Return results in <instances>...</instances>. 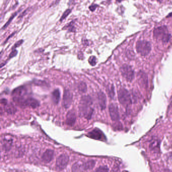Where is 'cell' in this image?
<instances>
[{
    "label": "cell",
    "instance_id": "obj_1",
    "mask_svg": "<svg viewBox=\"0 0 172 172\" xmlns=\"http://www.w3.org/2000/svg\"><path fill=\"white\" fill-rule=\"evenodd\" d=\"M93 102L89 96H84L81 98L79 105V113L81 117L90 119L93 113Z\"/></svg>",
    "mask_w": 172,
    "mask_h": 172
},
{
    "label": "cell",
    "instance_id": "obj_2",
    "mask_svg": "<svg viewBox=\"0 0 172 172\" xmlns=\"http://www.w3.org/2000/svg\"><path fill=\"white\" fill-rule=\"evenodd\" d=\"M154 35L156 38L160 39L164 43L168 42L171 38V35L168 33V28L166 26L159 27L155 29Z\"/></svg>",
    "mask_w": 172,
    "mask_h": 172
},
{
    "label": "cell",
    "instance_id": "obj_3",
    "mask_svg": "<svg viewBox=\"0 0 172 172\" xmlns=\"http://www.w3.org/2000/svg\"><path fill=\"white\" fill-rule=\"evenodd\" d=\"M118 97L120 103L122 105L126 107H128L131 105L132 103L131 97L129 92L126 89H120L118 91Z\"/></svg>",
    "mask_w": 172,
    "mask_h": 172
},
{
    "label": "cell",
    "instance_id": "obj_4",
    "mask_svg": "<svg viewBox=\"0 0 172 172\" xmlns=\"http://www.w3.org/2000/svg\"><path fill=\"white\" fill-rule=\"evenodd\" d=\"M136 49L138 53L142 56H146L150 53L152 47L150 42L146 40L138 41L136 43Z\"/></svg>",
    "mask_w": 172,
    "mask_h": 172
},
{
    "label": "cell",
    "instance_id": "obj_5",
    "mask_svg": "<svg viewBox=\"0 0 172 172\" xmlns=\"http://www.w3.org/2000/svg\"><path fill=\"white\" fill-rule=\"evenodd\" d=\"M122 76L128 82H132L134 78V72L129 65H123L120 68Z\"/></svg>",
    "mask_w": 172,
    "mask_h": 172
},
{
    "label": "cell",
    "instance_id": "obj_6",
    "mask_svg": "<svg viewBox=\"0 0 172 172\" xmlns=\"http://www.w3.org/2000/svg\"><path fill=\"white\" fill-rule=\"evenodd\" d=\"M69 156L66 154H62L57 159L56 166L57 170L61 171L64 169L69 163Z\"/></svg>",
    "mask_w": 172,
    "mask_h": 172
},
{
    "label": "cell",
    "instance_id": "obj_7",
    "mask_svg": "<svg viewBox=\"0 0 172 172\" xmlns=\"http://www.w3.org/2000/svg\"><path fill=\"white\" fill-rule=\"evenodd\" d=\"M88 136L92 139L99 140L101 141H105L106 140V138L103 132L99 128H96L92 130L91 132L88 134Z\"/></svg>",
    "mask_w": 172,
    "mask_h": 172
},
{
    "label": "cell",
    "instance_id": "obj_8",
    "mask_svg": "<svg viewBox=\"0 0 172 172\" xmlns=\"http://www.w3.org/2000/svg\"><path fill=\"white\" fill-rule=\"evenodd\" d=\"M73 100V95L69 90H65L63 95V105L65 108H68Z\"/></svg>",
    "mask_w": 172,
    "mask_h": 172
},
{
    "label": "cell",
    "instance_id": "obj_9",
    "mask_svg": "<svg viewBox=\"0 0 172 172\" xmlns=\"http://www.w3.org/2000/svg\"><path fill=\"white\" fill-rule=\"evenodd\" d=\"M109 113L111 120L114 121H117L119 119V113L117 105L114 104H110L109 107Z\"/></svg>",
    "mask_w": 172,
    "mask_h": 172
},
{
    "label": "cell",
    "instance_id": "obj_10",
    "mask_svg": "<svg viewBox=\"0 0 172 172\" xmlns=\"http://www.w3.org/2000/svg\"><path fill=\"white\" fill-rule=\"evenodd\" d=\"M76 120V115L75 112L71 110L67 113L66 123L68 125L73 126Z\"/></svg>",
    "mask_w": 172,
    "mask_h": 172
},
{
    "label": "cell",
    "instance_id": "obj_11",
    "mask_svg": "<svg viewBox=\"0 0 172 172\" xmlns=\"http://www.w3.org/2000/svg\"><path fill=\"white\" fill-rule=\"evenodd\" d=\"M54 152L53 150H47L43 154L41 159L43 162L45 163H49L51 162L54 158Z\"/></svg>",
    "mask_w": 172,
    "mask_h": 172
},
{
    "label": "cell",
    "instance_id": "obj_12",
    "mask_svg": "<svg viewBox=\"0 0 172 172\" xmlns=\"http://www.w3.org/2000/svg\"><path fill=\"white\" fill-rule=\"evenodd\" d=\"M39 103L37 100L33 98H28L25 99L24 106L31 107L33 109L38 107L39 106Z\"/></svg>",
    "mask_w": 172,
    "mask_h": 172
},
{
    "label": "cell",
    "instance_id": "obj_13",
    "mask_svg": "<svg viewBox=\"0 0 172 172\" xmlns=\"http://www.w3.org/2000/svg\"><path fill=\"white\" fill-rule=\"evenodd\" d=\"M98 99L101 109L102 110L105 109L107 106V97L105 93L102 91H100L98 93Z\"/></svg>",
    "mask_w": 172,
    "mask_h": 172
},
{
    "label": "cell",
    "instance_id": "obj_14",
    "mask_svg": "<svg viewBox=\"0 0 172 172\" xmlns=\"http://www.w3.org/2000/svg\"><path fill=\"white\" fill-rule=\"evenodd\" d=\"M27 90L24 86H21L15 89L12 93L14 97H24L27 95Z\"/></svg>",
    "mask_w": 172,
    "mask_h": 172
},
{
    "label": "cell",
    "instance_id": "obj_15",
    "mask_svg": "<svg viewBox=\"0 0 172 172\" xmlns=\"http://www.w3.org/2000/svg\"><path fill=\"white\" fill-rule=\"evenodd\" d=\"M138 81L140 84L143 86V87H147L148 85V77L146 74L144 72H140L138 75Z\"/></svg>",
    "mask_w": 172,
    "mask_h": 172
},
{
    "label": "cell",
    "instance_id": "obj_16",
    "mask_svg": "<svg viewBox=\"0 0 172 172\" xmlns=\"http://www.w3.org/2000/svg\"><path fill=\"white\" fill-rule=\"evenodd\" d=\"M95 162L94 160H89L82 164V167L83 171L91 170L95 166Z\"/></svg>",
    "mask_w": 172,
    "mask_h": 172
},
{
    "label": "cell",
    "instance_id": "obj_17",
    "mask_svg": "<svg viewBox=\"0 0 172 172\" xmlns=\"http://www.w3.org/2000/svg\"><path fill=\"white\" fill-rule=\"evenodd\" d=\"M52 99L53 103L55 104L59 103L60 100V92L59 89H56L53 92L52 94Z\"/></svg>",
    "mask_w": 172,
    "mask_h": 172
},
{
    "label": "cell",
    "instance_id": "obj_18",
    "mask_svg": "<svg viewBox=\"0 0 172 172\" xmlns=\"http://www.w3.org/2000/svg\"><path fill=\"white\" fill-rule=\"evenodd\" d=\"M5 109L8 113L10 114H15L17 111L16 108L15 107V106L12 103H7L6 105H5Z\"/></svg>",
    "mask_w": 172,
    "mask_h": 172
},
{
    "label": "cell",
    "instance_id": "obj_19",
    "mask_svg": "<svg viewBox=\"0 0 172 172\" xmlns=\"http://www.w3.org/2000/svg\"><path fill=\"white\" fill-rule=\"evenodd\" d=\"M13 141L12 140H6L5 139L3 140V148L5 151H8L10 150Z\"/></svg>",
    "mask_w": 172,
    "mask_h": 172
},
{
    "label": "cell",
    "instance_id": "obj_20",
    "mask_svg": "<svg viewBox=\"0 0 172 172\" xmlns=\"http://www.w3.org/2000/svg\"><path fill=\"white\" fill-rule=\"evenodd\" d=\"M160 146V142L158 140H152L150 145V148L152 150H158Z\"/></svg>",
    "mask_w": 172,
    "mask_h": 172
},
{
    "label": "cell",
    "instance_id": "obj_21",
    "mask_svg": "<svg viewBox=\"0 0 172 172\" xmlns=\"http://www.w3.org/2000/svg\"><path fill=\"white\" fill-rule=\"evenodd\" d=\"M83 171L82 164H80L79 163H76L72 166V172H82Z\"/></svg>",
    "mask_w": 172,
    "mask_h": 172
},
{
    "label": "cell",
    "instance_id": "obj_22",
    "mask_svg": "<svg viewBox=\"0 0 172 172\" xmlns=\"http://www.w3.org/2000/svg\"><path fill=\"white\" fill-rule=\"evenodd\" d=\"M78 89L81 93H84L87 91V85L86 83L81 82L78 85Z\"/></svg>",
    "mask_w": 172,
    "mask_h": 172
},
{
    "label": "cell",
    "instance_id": "obj_23",
    "mask_svg": "<svg viewBox=\"0 0 172 172\" xmlns=\"http://www.w3.org/2000/svg\"><path fill=\"white\" fill-rule=\"evenodd\" d=\"M107 92L108 95L111 99H113L115 96V91H114V87L113 85H109L107 86Z\"/></svg>",
    "mask_w": 172,
    "mask_h": 172
},
{
    "label": "cell",
    "instance_id": "obj_24",
    "mask_svg": "<svg viewBox=\"0 0 172 172\" xmlns=\"http://www.w3.org/2000/svg\"><path fill=\"white\" fill-rule=\"evenodd\" d=\"M64 29H67L69 31H71V32H74L75 31V27L74 26V22L73 21H72L70 23H68V24H67L66 26L64 27Z\"/></svg>",
    "mask_w": 172,
    "mask_h": 172
},
{
    "label": "cell",
    "instance_id": "obj_25",
    "mask_svg": "<svg viewBox=\"0 0 172 172\" xmlns=\"http://www.w3.org/2000/svg\"><path fill=\"white\" fill-rule=\"evenodd\" d=\"M18 13V11H17V12H16L14 13V14H13L11 16L10 18V19H9V20H8V22H7L5 24V25L2 28V30L6 28L7 27V26H8L10 24V23L12 21L13 19L17 15Z\"/></svg>",
    "mask_w": 172,
    "mask_h": 172
},
{
    "label": "cell",
    "instance_id": "obj_26",
    "mask_svg": "<svg viewBox=\"0 0 172 172\" xmlns=\"http://www.w3.org/2000/svg\"><path fill=\"white\" fill-rule=\"evenodd\" d=\"M71 12V10L70 9H68L66 10L65 11V12L63 13V14L62 15V16L61 17V18H60V22H62L69 15Z\"/></svg>",
    "mask_w": 172,
    "mask_h": 172
},
{
    "label": "cell",
    "instance_id": "obj_27",
    "mask_svg": "<svg viewBox=\"0 0 172 172\" xmlns=\"http://www.w3.org/2000/svg\"><path fill=\"white\" fill-rule=\"evenodd\" d=\"M95 172H109V169L107 166H101L97 168Z\"/></svg>",
    "mask_w": 172,
    "mask_h": 172
},
{
    "label": "cell",
    "instance_id": "obj_28",
    "mask_svg": "<svg viewBox=\"0 0 172 172\" xmlns=\"http://www.w3.org/2000/svg\"><path fill=\"white\" fill-rule=\"evenodd\" d=\"M89 64L92 66H94L97 63V59L94 56H91L88 59Z\"/></svg>",
    "mask_w": 172,
    "mask_h": 172
},
{
    "label": "cell",
    "instance_id": "obj_29",
    "mask_svg": "<svg viewBox=\"0 0 172 172\" xmlns=\"http://www.w3.org/2000/svg\"><path fill=\"white\" fill-rule=\"evenodd\" d=\"M17 53H18V51H17L16 49H12V52L10 53V55H9V59H11V58L14 57H15V56L17 54Z\"/></svg>",
    "mask_w": 172,
    "mask_h": 172
},
{
    "label": "cell",
    "instance_id": "obj_30",
    "mask_svg": "<svg viewBox=\"0 0 172 172\" xmlns=\"http://www.w3.org/2000/svg\"><path fill=\"white\" fill-rule=\"evenodd\" d=\"M23 42V40H20L18 41H17L16 43H15V44L14 45V46L13 47L12 49H16L17 47H20L21 45L22 44Z\"/></svg>",
    "mask_w": 172,
    "mask_h": 172
},
{
    "label": "cell",
    "instance_id": "obj_31",
    "mask_svg": "<svg viewBox=\"0 0 172 172\" xmlns=\"http://www.w3.org/2000/svg\"><path fill=\"white\" fill-rule=\"evenodd\" d=\"M98 6L96 4H93L91 5L90 6H89V9L92 12H93V11H95L96 8H97V7Z\"/></svg>",
    "mask_w": 172,
    "mask_h": 172
},
{
    "label": "cell",
    "instance_id": "obj_32",
    "mask_svg": "<svg viewBox=\"0 0 172 172\" xmlns=\"http://www.w3.org/2000/svg\"><path fill=\"white\" fill-rule=\"evenodd\" d=\"M1 103L3 104L4 105H6L7 103V100L5 99H2L1 100Z\"/></svg>",
    "mask_w": 172,
    "mask_h": 172
},
{
    "label": "cell",
    "instance_id": "obj_33",
    "mask_svg": "<svg viewBox=\"0 0 172 172\" xmlns=\"http://www.w3.org/2000/svg\"><path fill=\"white\" fill-rule=\"evenodd\" d=\"M170 106L172 107V97L171 98V101H170Z\"/></svg>",
    "mask_w": 172,
    "mask_h": 172
}]
</instances>
